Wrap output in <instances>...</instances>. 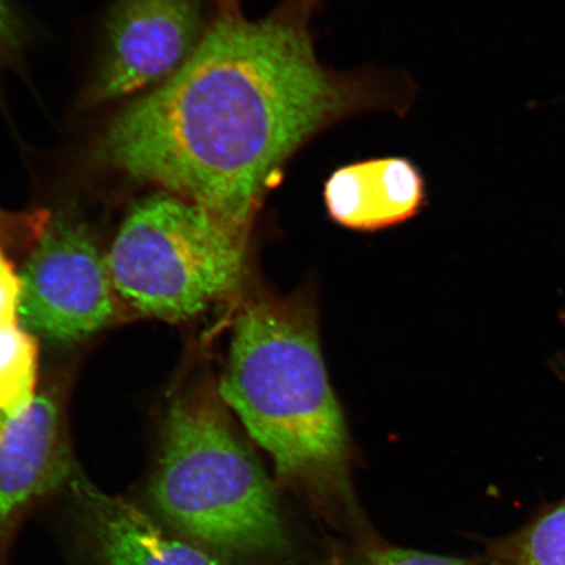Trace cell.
<instances>
[{"mask_svg":"<svg viewBox=\"0 0 565 565\" xmlns=\"http://www.w3.org/2000/svg\"><path fill=\"white\" fill-rule=\"evenodd\" d=\"M39 343L19 321H0V413L19 416L38 394Z\"/></svg>","mask_w":565,"mask_h":565,"instance_id":"30bf717a","label":"cell"},{"mask_svg":"<svg viewBox=\"0 0 565 565\" xmlns=\"http://www.w3.org/2000/svg\"><path fill=\"white\" fill-rule=\"evenodd\" d=\"M559 318H561V321H562V323H563V327L565 328V309H564V310H563V312L561 313Z\"/></svg>","mask_w":565,"mask_h":565,"instance_id":"e0dca14e","label":"cell"},{"mask_svg":"<svg viewBox=\"0 0 565 565\" xmlns=\"http://www.w3.org/2000/svg\"><path fill=\"white\" fill-rule=\"evenodd\" d=\"M247 232L180 196H148L106 254L116 294L147 317L190 320L242 281Z\"/></svg>","mask_w":565,"mask_h":565,"instance_id":"277c9868","label":"cell"},{"mask_svg":"<svg viewBox=\"0 0 565 565\" xmlns=\"http://www.w3.org/2000/svg\"><path fill=\"white\" fill-rule=\"evenodd\" d=\"M21 281L0 249V321H19Z\"/></svg>","mask_w":565,"mask_h":565,"instance_id":"4fadbf2b","label":"cell"},{"mask_svg":"<svg viewBox=\"0 0 565 565\" xmlns=\"http://www.w3.org/2000/svg\"><path fill=\"white\" fill-rule=\"evenodd\" d=\"M221 394L281 479L309 489L344 484L348 428L315 316L302 302L263 295L246 303L233 331Z\"/></svg>","mask_w":565,"mask_h":565,"instance_id":"7a4b0ae2","label":"cell"},{"mask_svg":"<svg viewBox=\"0 0 565 565\" xmlns=\"http://www.w3.org/2000/svg\"><path fill=\"white\" fill-rule=\"evenodd\" d=\"M363 565H475L456 557L418 553L404 548H379L365 557Z\"/></svg>","mask_w":565,"mask_h":565,"instance_id":"7c38bea8","label":"cell"},{"mask_svg":"<svg viewBox=\"0 0 565 565\" xmlns=\"http://www.w3.org/2000/svg\"><path fill=\"white\" fill-rule=\"evenodd\" d=\"M19 277V323L33 335L82 341L115 316L108 258L73 216L62 214L45 225Z\"/></svg>","mask_w":565,"mask_h":565,"instance_id":"5b68a950","label":"cell"},{"mask_svg":"<svg viewBox=\"0 0 565 565\" xmlns=\"http://www.w3.org/2000/svg\"><path fill=\"white\" fill-rule=\"evenodd\" d=\"M377 103L318 61L294 11L247 20L231 4L189 61L115 118L98 157L249 230L274 177L330 125Z\"/></svg>","mask_w":565,"mask_h":565,"instance_id":"6da1fadb","label":"cell"},{"mask_svg":"<svg viewBox=\"0 0 565 565\" xmlns=\"http://www.w3.org/2000/svg\"><path fill=\"white\" fill-rule=\"evenodd\" d=\"M499 565H565V499L492 546Z\"/></svg>","mask_w":565,"mask_h":565,"instance_id":"8fae6325","label":"cell"},{"mask_svg":"<svg viewBox=\"0 0 565 565\" xmlns=\"http://www.w3.org/2000/svg\"><path fill=\"white\" fill-rule=\"evenodd\" d=\"M73 457L56 402L38 394L19 416L0 413V565L28 514L73 477Z\"/></svg>","mask_w":565,"mask_h":565,"instance_id":"52a82bcc","label":"cell"},{"mask_svg":"<svg viewBox=\"0 0 565 565\" xmlns=\"http://www.w3.org/2000/svg\"><path fill=\"white\" fill-rule=\"evenodd\" d=\"M203 38L198 0H118L106 25V46L88 104H102L164 83Z\"/></svg>","mask_w":565,"mask_h":565,"instance_id":"8992f818","label":"cell"},{"mask_svg":"<svg viewBox=\"0 0 565 565\" xmlns=\"http://www.w3.org/2000/svg\"><path fill=\"white\" fill-rule=\"evenodd\" d=\"M323 195L338 224L377 231L408 221L419 211L424 180L407 159H373L337 169L324 183Z\"/></svg>","mask_w":565,"mask_h":565,"instance_id":"9c48e42d","label":"cell"},{"mask_svg":"<svg viewBox=\"0 0 565 565\" xmlns=\"http://www.w3.org/2000/svg\"><path fill=\"white\" fill-rule=\"evenodd\" d=\"M148 493L169 525L209 550L260 555L286 545L270 482L209 399L174 401Z\"/></svg>","mask_w":565,"mask_h":565,"instance_id":"3957f363","label":"cell"},{"mask_svg":"<svg viewBox=\"0 0 565 565\" xmlns=\"http://www.w3.org/2000/svg\"><path fill=\"white\" fill-rule=\"evenodd\" d=\"M76 518L96 565H223L211 551L169 534L137 505L74 480Z\"/></svg>","mask_w":565,"mask_h":565,"instance_id":"ba28073f","label":"cell"},{"mask_svg":"<svg viewBox=\"0 0 565 565\" xmlns=\"http://www.w3.org/2000/svg\"><path fill=\"white\" fill-rule=\"evenodd\" d=\"M20 44V28L7 0H0V66Z\"/></svg>","mask_w":565,"mask_h":565,"instance_id":"5bb4252c","label":"cell"},{"mask_svg":"<svg viewBox=\"0 0 565 565\" xmlns=\"http://www.w3.org/2000/svg\"><path fill=\"white\" fill-rule=\"evenodd\" d=\"M551 369L554 370L556 376L565 384V351L557 353L553 362H551Z\"/></svg>","mask_w":565,"mask_h":565,"instance_id":"9a60e30c","label":"cell"},{"mask_svg":"<svg viewBox=\"0 0 565 565\" xmlns=\"http://www.w3.org/2000/svg\"><path fill=\"white\" fill-rule=\"evenodd\" d=\"M299 2L301 6V12L303 13V11H306L303 10V7L312 6L316 2V0H299Z\"/></svg>","mask_w":565,"mask_h":565,"instance_id":"2e32d148","label":"cell"}]
</instances>
